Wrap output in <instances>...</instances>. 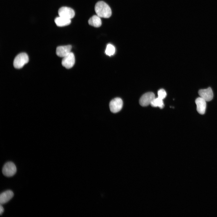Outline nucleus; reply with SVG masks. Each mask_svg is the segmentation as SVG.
<instances>
[{"label":"nucleus","mask_w":217,"mask_h":217,"mask_svg":"<svg viewBox=\"0 0 217 217\" xmlns=\"http://www.w3.org/2000/svg\"><path fill=\"white\" fill-rule=\"evenodd\" d=\"M88 23L90 25L96 27H100L102 24L100 17L97 15L91 17L89 19Z\"/></svg>","instance_id":"obj_12"},{"label":"nucleus","mask_w":217,"mask_h":217,"mask_svg":"<svg viewBox=\"0 0 217 217\" xmlns=\"http://www.w3.org/2000/svg\"><path fill=\"white\" fill-rule=\"evenodd\" d=\"M158 97L162 99H164L166 96V93L163 89H161L158 92Z\"/></svg>","instance_id":"obj_16"},{"label":"nucleus","mask_w":217,"mask_h":217,"mask_svg":"<svg viewBox=\"0 0 217 217\" xmlns=\"http://www.w3.org/2000/svg\"><path fill=\"white\" fill-rule=\"evenodd\" d=\"M206 101L201 97L197 98L195 102L197 105V112L200 114L203 115L205 112L206 108Z\"/></svg>","instance_id":"obj_10"},{"label":"nucleus","mask_w":217,"mask_h":217,"mask_svg":"<svg viewBox=\"0 0 217 217\" xmlns=\"http://www.w3.org/2000/svg\"><path fill=\"white\" fill-rule=\"evenodd\" d=\"M71 49L70 45L58 46L56 49V54L58 56L63 58L71 52Z\"/></svg>","instance_id":"obj_9"},{"label":"nucleus","mask_w":217,"mask_h":217,"mask_svg":"<svg viewBox=\"0 0 217 217\" xmlns=\"http://www.w3.org/2000/svg\"><path fill=\"white\" fill-rule=\"evenodd\" d=\"M29 61V58L25 53H21L18 54L14 59L13 61L14 67L17 69L22 68Z\"/></svg>","instance_id":"obj_2"},{"label":"nucleus","mask_w":217,"mask_h":217,"mask_svg":"<svg viewBox=\"0 0 217 217\" xmlns=\"http://www.w3.org/2000/svg\"><path fill=\"white\" fill-rule=\"evenodd\" d=\"M105 52L106 55L111 56L113 55L115 52V47L112 44H109L107 45Z\"/></svg>","instance_id":"obj_15"},{"label":"nucleus","mask_w":217,"mask_h":217,"mask_svg":"<svg viewBox=\"0 0 217 217\" xmlns=\"http://www.w3.org/2000/svg\"><path fill=\"white\" fill-rule=\"evenodd\" d=\"M55 22L58 26L63 27L70 24L71 23V19L59 16L55 18Z\"/></svg>","instance_id":"obj_13"},{"label":"nucleus","mask_w":217,"mask_h":217,"mask_svg":"<svg viewBox=\"0 0 217 217\" xmlns=\"http://www.w3.org/2000/svg\"><path fill=\"white\" fill-rule=\"evenodd\" d=\"M17 171L15 165L13 162H9L6 163L3 166L2 169L3 174L7 177H10L14 175Z\"/></svg>","instance_id":"obj_3"},{"label":"nucleus","mask_w":217,"mask_h":217,"mask_svg":"<svg viewBox=\"0 0 217 217\" xmlns=\"http://www.w3.org/2000/svg\"><path fill=\"white\" fill-rule=\"evenodd\" d=\"M96 14L100 17L108 18L112 15V11L109 5L102 1L98 2L95 6Z\"/></svg>","instance_id":"obj_1"},{"label":"nucleus","mask_w":217,"mask_h":217,"mask_svg":"<svg viewBox=\"0 0 217 217\" xmlns=\"http://www.w3.org/2000/svg\"><path fill=\"white\" fill-rule=\"evenodd\" d=\"M61 61L62 65L67 69H70L74 65L75 62L74 55L72 52L63 58Z\"/></svg>","instance_id":"obj_5"},{"label":"nucleus","mask_w":217,"mask_h":217,"mask_svg":"<svg viewBox=\"0 0 217 217\" xmlns=\"http://www.w3.org/2000/svg\"><path fill=\"white\" fill-rule=\"evenodd\" d=\"M198 93L200 97L206 101H210L213 98V94L210 87L206 89L200 90H199Z\"/></svg>","instance_id":"obj_8"},{"label":"nucleus","mask_w":217,"mask_h":217,"mask_svg":"<svg viewBox=\"0 0 217 217\" xmlns=\"http://www.w3.org/2000/svg\"><path fill=\"white\" fill-rule=\"evenodd\" d=\"M151 105L154 107H158L161 108H163L164 105L163 99L159 98H155L152 101L150 104Z\"/></svg>","instance_id":"obj_14"},{"label":"nucleus","mask_w":217,"mask_h":217,"mask_svg":"<svg viewBox=\"0 0 217 217\" xmlns=\"http://www.w3.org/2000/svg\"><path fill=\"white\" fill-rule=\"evenodd\" d=\"M14 193L11 190H8L2 193L0 196V203L4 204L9 201L13 197Z\"/></svg>","instance_id":"obj_11"},{"label":"nucleus","mask_w":217,"mask_h":217,"mask_svg":"<svg viewBox=\"0 0 217 217\" xmlns=\"http://www.w3.org/2000/svg\"><path fill=\"white\" fill-rule=\"evenodd\" d=\"M58 14L59 16L71 19L74 17L75 12L74 10L70 8L62 7L59 9Z\"/></svg>","instance_id":"obj_7"},{"label":"nucleus","mask_w":217,"mask_h":217,"mask_svg":"<svg viewBox=\"0 0 217 217\" xmlns=\"http://www.w3.org/2000/svg\"><path fill=\"white\" fill-rule=\"evenodd\" d=\"M4 211V209L2 206V205L1 204L0 206V215H2V214L3 212Z\"/></svg>","instance_id":"obj_17"},{"label":"nucleus","mask_w":217,"mask_h":217,"mask_svg":"<svg viewBox=\"0 0 217 217\" xmlns=\"http://www.w3.org/2000/svg\"><path fill=\"white\" fill-rule=\"evenodd\" d=\"M155 98V94L153 93H146L143 94L140 97L139 100V103L142 106H147L151 104Z\"/></svg>","instance_id":"obj_6"},{"label":"nucleus","mask_w":217,"mask_h":217,"mask_svg":"<svg viewBox=\"0 0 217 217\" xmlns=\"http://www.w3.org/2000/svg\"><path fill=\"white\" fill-rule=\"evenodd\" d=\"M123 102L122 99L118 97L112 99L109 103V108L111 112L116 113L120 111L122 109Z\"/></svg>","instance_id":"obj_4"}]
</instances>
